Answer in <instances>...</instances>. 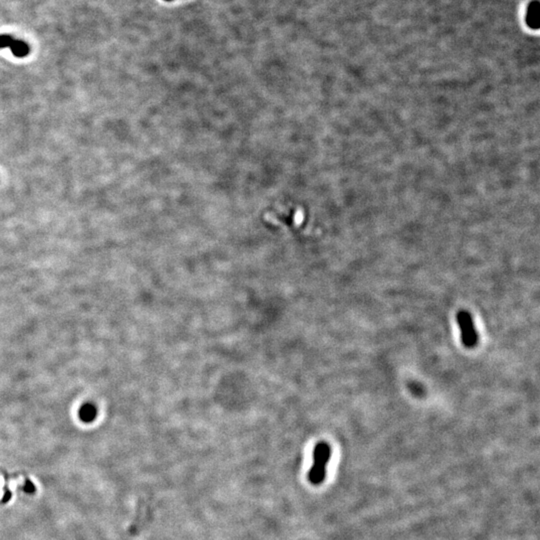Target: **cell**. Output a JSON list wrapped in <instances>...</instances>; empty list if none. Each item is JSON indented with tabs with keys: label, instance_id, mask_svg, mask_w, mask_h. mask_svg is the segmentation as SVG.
<instances>
[{
	"label": "cell",
	"instance_id": "3",
	"mask_svg": "<svg viewBox=\"0 0 540 540\" xmlns=\"http://www.w3.org/2000/svg\"><path fill=\"white\" fill-rule=\"evenodd\" d=\"M526 23L531 29H538L540 23V4L538 0L531 1L527 7Z\"/></svg>",
	"mask_w": 540,
	"mask_h": 540
},
{
	"label": "cell",
	"instance_id": "7",
	"mask_svg": "<svg viewBox=\"0 0 540 540\" xmlns=\"http://www.w3.org/2000/svg\"><path fill=\"white\" fill-rule=\"evenodd\" d=\"M166 1H171V0H166Z\"/></svg>",
	"mask_w": 540,
	"mask_h": 540
},
{
	"label": "cell",
	"instance_id": "6",
	"mask_svg": "<svg viewBox=\"0 0 540 540\" xmlns=\"http://www.w3.org/2000/svg\"><path fill=\"white\" fill-rule=\"evenodd\" d=\"M13 40L14 37L10 34H0V49L8 48Z\"/></svg>",
	"mask_w": 540,
	"mask_h": 540
},
{
	"label": "cell",
	"instance_id": "1",
	"mask_svg": "<svg viewBox=\"0 0 540 540\" xmlns=\"http://www.w3.org/2000/svg\"><path fill=\"white\" fill-rule=\"evenodd\" d=\"M331 456L330 445L326 441H319L313 449V464L308 473L309 481L314 484H321L326 477V467Z\"/></svg>",
	"mask_w": 540,
	"mask_h": 540
},
{
	"label": "cell",
	"instance_id": "2",
	"mask_svg": "<svg viewBox=\"0 0 540 540\" xmlns=\"http://www.w3.org/2000/svg\"><path fill=\"white\" fill-rule=\"evenodd\" d=\"M456 321L460 328L462 344L467 348L475 347L478 343V333L471 314L466 310H460L456 314Z\"/></svg>",
	"mask_w": 540,
	"mask_h": 540
},
{
	"label": "cell",
	"instance_id": "5",
	"mask_svg": "<svg viewBox=\"0 0 540 540\" xmlns=\"http://www.w3.org/2000/svg\"><path fill=\"white\" fill-rule=\"evenodd\" d=\"M97 415V408L93 403H84L79 409V418L83 422H92Z\"/></svg>",
	"mask_w": 540,
	"mask_h": 540
},
{
	"label": "cell",
	"instance_id": "4",
	"mask_svg": "<svg viewBox=\"0 0 540 540\" xmlns=\"http://www.w3.org/2000/svg\"><path fill=\"white\" fill-rule=\"evenodd\" d=\"M8 48L11 50L12 54L15 57H18V58L26 57L30 53L29 45L27 44L23 40H18V39H15V38L11 42V44L9 45Z\"/></svg>",
	"mask_w": 540,
	"mask_h": 540
}]
</instances>
